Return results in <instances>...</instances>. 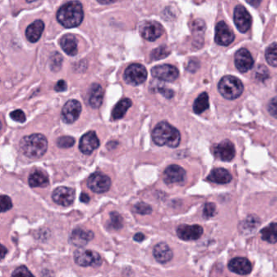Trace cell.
<instances>
[{
	"instance_id": "6da1fadb",
	"label": "cell",
	"mask_w": 277,
	"mask_h": 277,
	"mask_svg": "<svg viewBox=\"0 0 277 277\" xmlns=\"http://www.w3.org/2000/svg\"><path fill=\"white\" fill-rule=\"evenodd\" d=\"M56 17L59 24L65 28L79 26L84 19L83 7L78 1L67 2L59 9Z\"/></svg>"
},
{
	"instance_id": "7a4b0ae2",
	"label": "cell",
	"mask_w": 277,
	"mask_h": 277,
	"mask_svg": "<svg viewBox=\"0 0 277 277\" xmlns=\"http://www.w3.org/2000/svg\"><path fill=\"white\" fill-rule=\"evenodd\" d=\"M154 143L158 146L177 147L181 143V134L177 128L167 122H161L152 132Z\"/></svg>"
},
{
	"instance_id": "3957f363",
	"label": "cell",
	"mask_w": 277,
	"mask_h": 277,
	"mask_svg": "<svg viewBox=\"0 0 277 277\" xmlns=\"http://www.w3.org/2000/svg\"><path fill=\"white\" fill-rule=\"evenodd\" d=\"M48 142L43 135L33 134L23 137L20 147L24 156L29 158H39L47 151Z\"/></svg>"
},
{
	"instance_id": "277c9868",
	"label": "cell",
	"mask_w": 277,
	"mask_h": 277,
	"mask_svg": "<svg viewBox=\"0 0 277 277\" xmlns=\"http://www.w3.org/2000/svg\"><path fill=\"white\" fill-rule=\"evenodd\" d=\"M218 90L226 99L235 100L243 94L244 86L242 81L235 76H226L219 83Z\"/></svg>"
},
{
	"instance_id": "5b68a950",
	"label": "cell",
	"mask_w": 277,
	"mask_h": 277,
	"mask_svg": "<svg viewBox=\"0 0 277 277\" xmlns=\"http://www.w3.org/2000/svg\"><path fill=\"white\" fill-rule=\"evenodd\" d=\"M147 78L146 67L139 63H133L127 67L124 74L125 82L133 86L142 85Z\"/></svg>"
},
{
	"instance_id": "8992f818",
	"label": "cell",
	"mask_w": 277,
	"mask_h": 277,
	"mask_svg": "<svg viewBox=\"0 0 277 277\" xmlns=\"http://www.w3.org/2000/svg\"><path fill=\"white\" fill-rule=\"evenodd\" d=\"M74 261L77 265L81 267L100 266L102 258L95 251L90 250L78 249L75 251Z\"/></svg>"
},
{
	"instance_id": "52a82bcc",
	"label": "cell",
	"mask_w": 277,
	"mask_h": 277,
	"mask_svg": "<svg viewBox=\"0 0 277 277\" xmlns=\"http://www.w3.org/2000/svg\"><path fill=\"white\" fill-rule=\"evenodd\" d=\"M87 186L95 193L107 192L111 186V181L108 176L100 172L92 173L87 180Z\"/></svg>"
},
{
	"instance_id": "ba28073f",
	"label": "cell",
	"mask_w": 277,
	"mask_h": 277,
	"mask_svg": "<svg viewBox=\"0 0 277 277\" xmlns=\"http://www.w3.org/2000/svg\"><path fill=\"white\" fill-rule=\"evenodd\" d=\"M164 28L161 24L154 20L145 21L140 26V33L144 39L154 41L161 37L164 33Z\"/></svg>"
},
{
	"instance_id": "9c48e42d",
	"label": "cell",
	"mask_w": 277,
	"mask_h": 277,
	"mask_svg": "<svg viewBox=\"0 0 277 277\" xmlns=\"http://www.w3.org/2000/svg\"><path fill=\"white\" fill-rule=\"evenodd\" d=\"M153 77L167 82H173L179 76V71L177 67L170 64L156 66L151 69Z\"/></svg>"
},
{
	"instance_id": "30bf717a",
	"label": "cell",
	"mask_w": 277,
	"mask_h": 277,
	"mask_svg": "<svg viewBox=\"0 0 277 277\" xmlns=\"http://www.w3.org/2000/svg\"><path fill=\"white\" fill-rule=\"evenodd\" d=\"M81 112V103L76 100H69L63 106L62 119L65 124H73L80 117Z\"/></svg>"
},
{
	"instance_id": "8fae6325",
	"label": "cell",
	"mask_w": 277,
	"mask_h": 277,
	"mask_svg": "<svg viewBox=\"0 0 277 277\" xmlns=\"http://www.w3.org/2000/svg\"><path fill=\"white\" fill-rule=\"evenodd\" d=\"M212 152L216 158L223 161H230L236 155L234 143L229 140H224L216 144L212 148Z\"/></svg>"
},
{
	"instance_id": "7c38bea8",
	"label": "cell",
	"mask_w": 277,
	"mask_h": 277,
	"mask_svg": "<svg viewBox=\"0 0 277 277\" xmlns=\"http://www.w3.org/2000/svg\"><path fill=\"white\" fill-rule=\"evenodd\" d=\"M235 35L225 21L219 22L216 24L215 41L220 46H227L234 41Z\"/></svg>"
},
{
	"instance_id": "4fadbf2b",
	"label": "cell",
	"mask_w": 277,
	"mask_h": 277,
	"mask_svg": "<svg viewBox=\"0 0 277 277\" xmlns=\"http://www.w3.org/2000/svg\"><path fill=\"white\" fill-rule=\"evenodd\" d=\"M234 23L241 33H247L251 28L252 24L251 15L247 9L243 6H238L234 10Z\"/></svg>"
},
{
	"instance_id": "5bb4252c",
	"label": "cell",
	"mask_w": 277,
	"mask_h": 277,
	"mask_svg": "<svg viewBox=\"0 0 277 277\" xmlns=\"http://www.w3.org/2000/svg\"><path fill=\"white\" fill-rule=\"evenodd\" d=\"M76 196L74 190L66 186H60L52 193L53 201L63 207H68L73 203Z\"/></svg>"
},
{
	"instance_id": "9a60e30c",
	"label": "cell",
	"mask_w": 277,
	"mask_h": 277,
	"mask_svg": "<svg viewBox=\"0 0 277 277\" xmlns=\"http://www.w3.org/2000/svg\"><path fill=\"white\" fill-rule=\"evenodd\" d=\"M177 236L184 241H194L203 235V229L198 225H181L177 230Z\"/></svg>"
},
{
	"instance_id": "2e32d148",
	"label": "cell",
	"mask_w": 277,
	"mask_h": 277,
	"mask_svg": "<svg viewBox=\"0 0 277 277\" xmlns=\"http://www.w3.org/2000/svg\"><path fill=\"white\" fill-rule=\"evenodd\" d=\"M100 142L94 132H89L84 135L80 139L79 148L85 155H90L99 147Z\"/></svg>"
},
{
	"instance_id": "e0dca14e",
	"label": "cell",
	"mask_w": 277,
	"mask_h": 277,
	"mask_svg": "<svg viewBox=\"0 0 277 277\" xmlns=\"http://www.w3.org/2000/svg\"><path fill=\"white\" fill-rule=\"evenodd\" d=\"M235 66L241 72H247L253 67L254 59L249 50L247 49H240L236 53Z\"/></svg>"
},
{
	"instance_id": "ac0fdd59",
	"label": "cell",
	"mask_w": 277,
	"mask_h": 277,
	"mask_svg": "<svg viewBox=\"0 0 277 277\" xmlns=\"http://www.w3.org/2000/svg\"><path fill=\"white\" fill-rule=\"evenodd\" d=\"M186 170L177 165H172L164 172V181L167 184L181 183L186 179Z\"/></svg>"
},
{
	"instance_id": "d6986e66",
	"label": "cell",
	"mask_w": 277,
	"mask_h": 277,
	"mask_svg": "<svg viewBox=\"0 0 277 277\" xmlns=\"http://www.w3.org/2000/svg\"><path fill=\"white\" fill-rule=\"evenodd\" d=\"M229 269L238 275H248L252 271V264L246 258H234L229 263Z\"/></svg>"
},
{
	"instance_id": "ffe728a7",
	"label": "cell",
	"mask_w": 277,
	"mask_h": 277,
	"mask_svg": "<svg viewBox=\"0 0 277 277\" xmlns=\"http://www.w3.org/2000/svg\"><path fill=\"white\" fill-rule=\"evenodd\" d=\"M94 233L90 230L83 229H76L73 230L70 236V243L76 247H83L94 238Z\"/></svg>"
},
{
	"instance_id": "44dd1931",
	"label": "cell",
	"mask_w": 277,
	"mask_h": 277,
	"mask_svg": "<svg viewBox=\"0 0 277 277\" xmlns=\"http://www.w3.org/2000/svg\"><path fill=\"white\" fill-rule=\"evenodd\" d=\"M153 255L155 260L160 264H166L169 262L173 257V251L165 243H158L153 251Z\"/></svg>"
},
{
	"instance_id": "7402d4cb",
	"label": "cell",
	"mask_w": 277,
	"mask_h": 277,
	"mask_svg": "<svg viewBox=\"0 0 277 277\" xmlns=\"http://www.w3.org/2000/svg\"><path fill=\"white\" fill-rule=\"evenodd\" d=\"M88 102L92 108L98 109L103 103V88L98 84H93L89 89Z\"/></svg>"
},
{
	"instance_id": "603a6c76",
	"label": "cell",
	"mask_w": 277,
	"mask_h": 277,
	"mask_svg": "<svg viewBox=\"0 0 277 277\" xmlns=\"http://www.w3.org/2000/svg\"><path fill=\"white\" fill-rule=\"evenodd\" d=\"M207 179L209 182H214L217 184H227L231 182L233 177L227 169L217 168V169H212Z\"/></svg>"
},
{
	"instance_id": "cb8c5ba5",
	"label": "cell",
	"mask_w": 277,
	"mask_h": 277,
	"mask_svg": "<svg viewBox=\"0 0 277 277\" xmlns=\"http://www.w3.org/2000/svg\"><path fill=\"white\" fill-rule=\"evenodd\" d=\"M44 28H45L44 23L40 20H35L30 25H28L25 30V36L28 41H30L32 43L37 42L42 36Z\"/></svg>"
},
{
	"instance_id": "d4e9b609",
	"label": "cell",
	"mask_w": 277,
	"mask_h": 277,
	"mask_svg": "<svg viewBox=\"0 0 277 277\" xmlns=\"http://www.w3.org/2000/svg\"><path fill=\"white\" fill-rule=\"evenodd\" d=\"M60 46L63 51L69 56H75L77 54V41L72 35H65L60 40Z\"/></svg>"
},
{
	"instance_id": "484cf974",
	"label": "cell",
	"mask_w": 277,
	"mask_h": 277,
	"mask_svg": "<svg viewBox=\"0 0 277 277\" xmlns=\"http://www.w3.org/2000/svg\"><path fill=\"white\" fill-rule=\"evenodd\" d=\"M28 184L31 187H45L48 186V177L42 171H34L28 178Z\"/></svg>"
},
{
	"instance_id": "4316f807",
	"label": "cell",
	"mask_w": 277,
	"mask_h": 277,
	"mask_svg": "<svg viewBox=\"0 0 277 277\" xmlns=\"http://www.w3.org/2000/svg\"><path fill=\"white\" fill-rule=\"evenodd\" d=\"M132 106V101L129 98H124L120 100L117 104L114 107L112 111V118L115 120L122 119L126 114L127 111L129 110Z\"/></svg>"
},
{
	"instance_id": "83f0119b",
	"label": "cell",
	"mask_w": 277,
	"mask_h": 277,
	"mask_svg": "<svg viewBox=\"0 0 277 277\" xmlns=\"http://www.w3.org/2000/svg\"><path fill=\"white\" fill-rule=\"evenodd\" d=\"M209 97L207 93H202L196 98L194 103V111L197 115H201L202 113L209 108Z\"/></svg>"
},
{
	"instance_id": "f1b7e54d",
	"label": "cell",
	"mask_w": 277,
	"mask_h": 277,
	"mask_svg": "<svg viewBox=\"0 0 277 277\" xmlns=\"http://www.w3.org/2000/svg\"><path fill=\"white\" fill-rule=\"evenodd\" d=\"M261 237L269 243H277V223H272L261 230Z\"/></svg>"
},
{
	"instance_id": "f546056e",
	"label": "cell",
	"mask_w": 277,
	"mask_h": 277,
	"mask_svg": "<svg viewBox=\"0 0 277 277\" xmlns=\"http://www.w3.org/2000/svg\"><path fill=\"white\" fill-rule=\"evenodd\" d=\"M265 58L269 64L273 67H277V43L272 44L268 47Z\"/></svg>"
},
{
	"instance_id": "4dcf8cb0",
	"label": "cell",
	"mask_w": 277,
	"mask_h": 277,
	"mask_svg": "<svg viewBox=\"0 0 277 277\" xmlns=\"http://www.w3.org/2000/svg\"><path fill=\"white\" fill-rule=\"evenodd\" d=\"M112 230H120L123 227V219L118 212H112L110 213V222L108 224Z\"/></svg>"
},
{
	"instance_id": "1f68e13d",
	"label": "cell",
	"mask_w": 277,
	"mask_h": 277,
	"mask_svg": "<svg viewBox=\"0 0 277 277\" xmlns=\"http://www.w3.org/2000/svg\"><path fill=\"white\" fill-rule=\"evenodd\" d=\"M170 54V50L166 46H161L153 50L151 54V59L152 60H160L165 59Z\"/></svg>"
},
{
	"instance_id": "d6a6232c",
	"label": "cell",
	"mask_w": 277,
	"mask_h": 277,
	"mask_svg": "<svg viewBox=\"0 0 277 277\" xmlns=\"http://www.w3.org/2000/svg\"><path fill=\"white\" fill-rule=\"evenodd\" d=\"M62 62H63V59L59 53H55L52 54V56L50 57V69L54 72H58L61 68Z\"/></svg>"
},
{
	"instance_id": "836d02e7",
	"label": "cell",
	"mask_w": 277,
	"mask_h": 277,
	"mask_svg": "<svg viewBox=\"0 0 277 277\" xmlns=\"http://www.w3.org/2000/svg\"><path fill=\"white\" fill-rule=\"evenodd\" d=\"M134 212H137L138 214L140 215H148L151 214L152 212V208L149 204L143 203V202H140L138 204H136L133 208Z\"/></svg>"
},
{
	"instance_id": "e575fe53",
	"label": "cell",
	"mask_w": 277,
	"mask_h": 277,
	"mask_svg": "<svg viewBox=\"0 0 277 277\" xmlns=\"http://www.w3.org/2000/svg\"><path fill=\"white\" fill-rule=\"evenodd\" d=\"M75 139L71 137H59L57 140V145L62 148H68L74 145Z\"/></svg>"
},
{
	"instance_id": "d590c367",
	"label": "cell",
	"mask_w": 277,
	"mask_h": 277,
	"mask_svg": "<svg viewBox=\"0 0 277 277\" xmlns=\"http://www.w3.org/2000/svg\"><path fill=\"white\" fill-rule=\"evenodd\" d=\"M11 277H35L25 266L16 268L11 274Z\"/></svg>"
},
{
	"instance_id": "8d00e7d4",
	"label": "cell",
	"mask_w": 277,
	"mask_h": 277,
	"mask_svg": "<svg viewBox=\"0 0 277 277\" xmlns=\"http://www.w3.org/2000/svg\"><path fill=\"white\" fill-rule=\"evenodd\" d=\"M216 214V205L213 203L206 204L203 208V216L204 218H211Z\"/></svg>"
},
{
	"instance_id": "74e56055",
	"label": "cell",
	"mask_w": 277,
	"mask_h": 277,
	"mask_svg": "<svg viewBox=\"0 0 277 277\" xmlns=\"http://www.w3.org/2000/svg\"><path fill=\"white\" fill-rule=\"evenodd\" d=\"M0 205H1V212H7L12 208V202L7 195H2L0 198Z\"/></svg>"
},
{
	"instance_id": "f35d334b",
	"label": "cell",
	"mask_w": 277,
	"mask_h": 277,
	"mask_svg": "<svg viewBox=\"0 0 277 277\" xmlns=\"http://www.w3.org/2000/svg\"><path fill=\"white\" fill-rule=\"evenodd\" d=\"M260 225V221L258 218H253L251 217L247 219V221H245V224L243 225V229L245 230H248V231H252L255 230L258 225Z\"/></svg>"
},
{
	"instance_id": "ab89813d",
	"label": "cell",
	"mask_w": 277,
	"mask_h": 277,
	"mask_svg": "<svg viewBox=\"0 0 277 277\" xmlns=\"http://www.w3.org/2000/svg\"><path fill=\"white\" fill-rule=\"evenodd\" d=\"M269 70L267 69L266 67L264 66H260L258 67V69L256 72V78L260 81H264L269 78Z\"/></svg>"
},
{
	"instance_id": "60d3db41",
	"label": "cell",
	"mask_w": 277,
	"mask_h": 277,
	"mask_svg": "<svg viewBox=\"0 0 277 277\" xmlns=\"http://www.w3.org/2000/svg\"><path fill=\"white\" fill-rule=\"evenodd\" d=\"M10 117L14 121L21 123V124L24 123L25 120H26L25 115H24V113L21 110H15V111L10 113Z\"/></svg>"
},
{
	"instance_id": "b9f144b4",
	"label": "cell",
	"mask_w": 277,
	"mask_h": 277,
	"mask_svg": "<svg viewBox=\"0 0 277 277\" xmlns=\"http://www.w3.org/2000/svg\"><path fill=\"white\" fill-rule=\"evenodd\" d=\"M269 111L270 115L277 119V97L273 98L269 103Z\"/></svg>"
},
{
	"instance_id": "7bdbcfd3",
	"label": "cell",
	"mask_w": 277,
	"mask_h": 277,
	"mask_svg": "<svg viewBox=\"0 0 277 277\" xmlns=\"http://www.w3.org/2000/svg\"><path fill=\"white\" fill-rule=\"evenodd\" d=\"M158 90L161 93L162 95L164 96L165 98H168V99H170V98H173V96H174V92L173 90L166 89V88H164V87L160 88Z\"/></svg>"
},
{
	"instance_id": "ee69618b",
	"label": "cell",
	"mask_w": 277,
	"mask_h": 277,
	"mask_svg": "<svg viewBox=\"0 0 277 277\" xmlns=\"http://www.w3.org/2000/svg\"><path fill=\"white\" fill-rule=\"evenodd\" d=\"M55 90L56 92L65 91V90H67V83L63 80H59L55 85Z\"/></svg>"
},
{
	"instance_id": "f6af8a7d",
	"label": "cell",
	"mask_w": 277,
	"mask_h": 277,
	"mask_svg": "<svg viewBox=\"0 0 277 277\" xmlns=\"http://www.w3.org/2000/svg\"><path fill=\"white\" fill-rule=\"evenodd\" d=\"M144 239L145 235L142 234V233H138V234H136L135 235L133 236V240L138 242V243H141V242H142Z\"/></svg>"
},
{
	"instance_id": "bcb514c9",
	"label": "cell",
	"mask_w": 277,
	"mask_h": 277,
	"mask_svg": "<svg viewBox=\"0 0 277 277\" xmlns=\"http://www.w3.org/2000/svg\"><path fill=\"white\" fill-rule=\"evenodd\" d=\"M80 199H81V201L82 202V203L87 204V203L90 202V196H89V195L86 194V193H82L81 196H80Z\"/></svg>"
},
{
	"instance_id": "7dc6e473",
	"label": "cell",
	"mask_w": 277,
	"mask_h": 277,
	"mask_svg": "<svg viewBox=\"0 0 277 277\" xmlns=\"http://www.w3.org/2000/svg\"><path fill=\"white\" fill-rule=\"evenodd\" d=\"M247 2L254 7H259L262 0H247Z\"/></svg>"
},
{
	"instance_id": "c3c4849f",
	"label": "cell",
	"mask_w": 277,
	"mask_h": 277,
	"mask_svg": "<svg viewBox=\"0 0 277 277\" xmlns=\"http://www.w3.org/2000/svg\"><path fill=\"white\" fill-rule=\"evenodd\" d=\"M7 248H6L3 245H2V246H1V259H2V260L4 259L5 256L7 255Z\"/></svg>"
},
{
	"instance_id": "681fc988",
	"label": "cell",
	"mask_w": 277,
	"mask_h": 277,
	"mask_svg": "<svg viewBox=\"0 0 277 277\" xmlns=\"http://www.w3.org/2000/svg\"><path fill=\"white\" fill-rule=\"evenodd\" d=\"M97 1H98L99 3H101V4L107 5L111 4L112 2H115L116 0H97Z\"/></svg>"
},
{
	"instance_id": "f907efd6",
	"label": "cell",
	"mask_w": 277,
	"mask_h": 277,
	"mask_svg": "<svg viewBox=\"0 0 277 277\" xmlns=\"http://www.w3.org/2000/svg\"><path fill=\"white\" fill-rule=\"evenodd\" d=\"M26 1L28 2H34V1H36V0H26Z\"/></svg>"
},
{
	"instance_id": "816d5d0a",
	"label": "cell",
	"mask_w": 277,
	"mask_h": 277,
	"mask_svg": "<svg viewBox=\"0 0 277 277\" xmlns=\"http://www.w3.org/2000/svg\"></svg>"
}]
</instances>
